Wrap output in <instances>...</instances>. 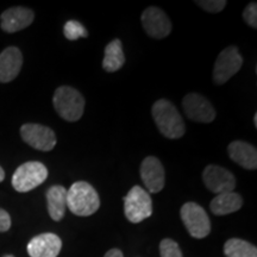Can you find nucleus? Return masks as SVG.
<instances>
[{
  "mask_svg": "<svg viewBox=\"0 0 257 257\" xmlns=\"http://www.w3.org/2000/svg\"><path fill=\"white\" fill-rule=\"evenodd\" d=\"M154 120L161 134L170 140H178L185 135L186 126L181 114L173 102L160 99L153 106Z\"/></svg>",
  "mask_w": 257,
  "mask_h": 257,
  "instance_id": "nucleus-1",
  "label": "nucleus"
},
{
  "mask_svg": "<svg viewBox=\"0 0 257 257\" xmlns=\"http://www.w3.org/2000/svg\"><path fill=\"white\" fill-rule=\"evenodd\" d=\"M100 206V199L88 182L78 181L67 191V207L75 216L88 217Z\"/></svg>",
  "mask_w": 257,
  "mask_h": 257,
  "instance_id": "nucleus-2",
  "label": "nucleus"
},
{
  "mask_svg": "<svg viewBox=\"0 0 257 257\" xmlns=\"http://www.w3.org/2000/svg\"><path fill=\"white\" fill-rule=\"evenodd\" d=\"M55 110L62 119L78 121L85 110V99L81 93L69 86H61L55 91L53 98Z\"/></svg>",
  "mask_w": 257,
  "mask_h": 257,
  "instance_id": "nucleus-3",
  "label": "nucleus"
},
{
  "mask_svg": "<svg viewBox=\"0 0 257 257\" xmlns=\"http://www.w3.org/2000/svg\"><path fill=\"white\" fill-rule=\"evenodd\" d=\"M124 212L128 221L138 224L153 213V202L150 195L141 186H134L124 198Z\"/></svg>",
  "mask_w": 257,
  "mask_h": 257,
  "instance_id": "nucleus-4",
  "label": "nucleus"
},
{
  "mask_svg": "<svg viewBox=\"0 0 257 257\" xmlns=\"http://www.w3.org/2000/svg\"><path fill=\"white\" fill-rule=\"evenodd\" d=\"M48 178L47 167L41 162L31 161L19 166L12 176V186L17 192H30L43 184Z\"/></svg>",
  "mask_w": 257,
  "mask_h": 257,
  "instance_id": "nucleus-5",
  "label": "nucleus"
},
{
  "mask_svg": "<svg viewBox=\"0 0 257 257\" xmlns=\"http://www.w3.org/2000/svg\"><path fill=\"white\" fill-rule=\"evenodd\" d=\"M181 219L186 229L194 238H205L211 232V220L200 205L195 202H186L181 207Z\"/></svg>",
  "mask_w": 257,
  "mask_h": 257,
  "instance_id": "nucleus-6",
  "label": "nucleus"
},
{
  "mask_svg": "<svg viewBox=\"0 0 257 257\" xmlns=\"http://www.w3.org/2000/svg\"><path fill=\"white\" fill-rule=\"evenodd\" d=\"M243 57L237 47H229L218 55L213 67V81L217 85H224L236 75L242 68Z\"/></svg>",
  "mask_w": 257,
  "mask_h": 257,
  "instance_id": "nucleus-7",
  "label": "nucleus"
},
{
  "mask_svg": "<svg viewBox=\"0 0 257 257\" xmlns=\"http://www.w3.org/2000/svg\"><path fill=\"white\" fill-rule=\"evenodd\" d=\"M21 136L25 143L41 152H50L56 146L55 133L41 124H24L21 127Z\"/></svg>",
  "mask_w": 257,
  "mask_h": 257,
  "instance_id": "nucleus-8",
  "label": "nucleus"
},
{
  "mask_svg": "<svg viewBox=\"0 0 257 257\" xmlns=\"http://www.w3.org/2000/svg\"><path fill=\"white\" fill-rule=\"evenodd\" d=\"M202 181L208 191L216 194L233 192L236 187V178L232 173L223 167L210 165L202 173Z\"/></svg>",
  "mask_w": 257,
  "mask_h": 257,
  "instance_id": "nucleus-9",
  "label": "nucleus"
},
{
  "mask_svg": "<svg viewBox=\"0 0 257 257\" xmlns=\"http://www.w3.org/2000/svg\"><path fill=\"white\" fill-rule=\"evenodd\" d=\"M182 107L189 119L198 123H211L216 118V111L206 98L198 93H189L182 100Z\"/></svg>",
  "mask_w": 257,
  "mask_h": 257,
  "instance_id": "nucleus-10",
  "label": "nucleus"
},
{
  "mask_svg": "<svg viewBox=\"0 0 257 257\" xmlns=\"http://www.w3.org/2000/svg\"><path fill=\"white\" fill-rule=\"evenodd\" d=\"M142 25L150 37L161 40L172 31V23L168 16L159 8H148L142 15Z\"/></svg>",
  "mask_w": 257,
  "mask_h": 257,
  "instance_id": "nucleus-11",
  "label": "nucleus"
},
{
  "mask_svg": "<svg viewBox=\"0 0 257 257\" xmlns=\"http://www.w3.org/2000/svg\"><path fill=\"white\" fill-rule=\"evenodd\" d=\"M165 168L157 157L148 156L141 165V178L150 193H159L165 187Z\"/></svg>",
  "mask_w": 257,
  "mask_h": 257,
  "instance_id": "nucleus-12",
  "label": "nucleus"
},
{
  "mask_svg": "<svg viewBox=\"0 0 257 257\" xmlns=\"http://www.w3.org/2000/svg\"><path fill=\"white\" fill-rule=\"evenodd\" d=\"M62 248V240L55 233H41L28 244L30 257H57Z\"/></svg>",
  "mask_w": 257,
  "mask_h": 257,
  "instance_id": "nucleus-13",
  "label": "nucleus"
},
{
  "mask_svg": "<svg viewBox=\"0 0 257 257\" xmlns=\"http://www.w3.org/2000/svg\"><path fill=\"white\" fill-rule=\"evenodd\" d=\"M35 15L30 9L27 8H11L3 12L2 29L9 34L21 31L28 28L34 22Z\"/></svg>",
  "mask_w": 257,
  "mask_h": 257,
  "instance_id": "nucleus-14",
  "label": "nucleus"
},
{
  "mask_svg": "<svg viewBox=\"0 0 257 257\" xmlns=\"http://www.w3.org/2000/svg\"><path fill=\"white\" fill-rule=\"evenodd\" d=\"M23 66V55L16 47H9L0 54V82H10L17 78Z\"/></svg>",
  "mask_w": 257,
  "mask_h": 257,
  "instance_id": "nucleus-15",
  "label": "nucleus"
},
{
  "mask_svg": "<svg viewBox=\"0 0 257 257\" xmlns=\"http://www.w3.org/2000/svg\"><path fill=\"white\" fill-rule=\"evenodd\" d=\"M230 159L237 165L249 170L257 168V152L256 148L250 143L243 141H233L227 147Z\"/></svg>",
  "mask_w": 257,
  "mask_h": 257,
  "instance_id": "nucleus-16",
  "label": "nucleus"
},
{
  "mask_svg": "<svg viewBox=\"0 0 257 257\" xmlns=\"http://www.w3.org/2000/svg\"><path fill=\"white\" fill-rule=\"evenodd\" d=\"M48 212L53 220L60 221L67 208V189L63 186H53L47 191Z\"/></svg>",
  "mask_w": 257,
  "mask_h": 257,
  "instance_id": "nucleus-17",
  "label": "nucleus"
},
{
  "mask_svg": "<svg viewBox=\"0 0 257 257\" xmlns=\"http://www.w3.org/2000/svg\"><path fill=\"white\" fill-rule=\"evenodd\" d=\"M243 205V199L234 192H227L218 194L211 201L210 208L212 213L216 216H226L238 211Z\"/></svg>",
  "mask_w": 257,
  "mask_h": 257,
  "instance_id": "nucleus-18",
  "label": "nucleus"
},
{
  "mask_svg": "<svg viewBox=\"0 0 257 257\" xmlns=\"http://www.w3.org/2000/svg\"><path fill=\"white\" fill-rule=\"evenodd\" d=\"M125 63V56L123 53L120 40H113L105 48V56L102 60V68L106 72L113 73L119 70Z\"/></svg>",
  "mask_w": 257,
  "mask_h": 257,
  "instance_id": "nucleus-19",
  "label": "nucleus"
},
{
  "mask_svg": "<svg viewBox=\"0 0 257 257\" xmlns=\"http://www.w3.org/2000/svg\"><path fill=\"white\" fill-rule=\"evenodd\" d=\"M226 257H257V249L249 242L238 238H231L224 244Z\"/></svg>",
  "mask_w": 257,
  "mask_h": 257,
  "instance_id": "nucleus-20",
  "label": "nucleus"
},
{
  "mask_svg": "<svg viewBox=\"0 0 257 257\" xmlns=\"http://www.w3.org/2000/svg\"><path fill=\"white\" fill-rule=\"evenodd\" d=\"M63 34L69 41H76L80 37H87L88 32L85 27L76 21H68L64 24Z\"/></svg>",
  "mask_w": 257,
  "mask_h": 257,
  "instance_id": "nucleus-21",
  "label": "nucleus"
},
{
  "mask_svg": "<svg viewBox=\"0 0 257 257\" xmlns=\"http://www.w3.org/2000/svg\"><path fill=\"white\" fill-rule=\"evenodd\" d=\"M161 257H182V252L180 250L178 243L175 240L166 238L160 244Z\"/></svg>",
  "mask_w": 257,
  "mask_h": 257,
  "instance_id": "nucleus-22",
  "label": "nucleus"
},
{
  "mask_svg": "<svg viewBox=\"0 0 257 257\" xmlns=\"http://www.w3.org/2000/svg\"><path fill=\"white\" fill-rule=\"evenodd\" d=\"M199 8H201L205 11L211 12V14H217L220 12L221 10H224L226 6V2L225 0H198L195 2Z\"/></svg>",
  "mask_w": 257,
  "mask_h": 257,
  "instance_id": "nucleus-23",
  "label": "nucleus"
},
{
  "mask_svg": "<svg viewBox=\"0 0 257 257\" xmlns=\"http://www.w3.org/2000/svg\"><path fill=\"white\" fill-rule=\"evenodd\" d=\"M243 18L245 23L252 29L257 28V4L255 2L250 3L243 11Z\"/></svg>",
  "mask_w": 257,
  "mask_h": 257,
  "instance_id": "nucleus-24",
  "label": "nucleus"
},
{
  "mask_svg": "<svg viewBox=\"0 0 257 257\" xmlns=\"http://www.w3.org/2000/svg\"><path fill=\"white\" fill-rule=\"evenodd\" d=\"M11 227V217L3 208H0V232H5Z\"/></svg>",
  "mask_w": 257,
  "mask_h": 257,
  "instance_id": "nucleus-25",
  "label": "nucleus"
},
{
  "mask_svg": "<svg viewBox=\"0 0 257 257\" xmlns=\"http://www.w3.org/2000/svg\"><path fill=\"white\" fill-rule=\"evenodd\" d=\"M104 257H124L123 252L118 249H111L105 253Z\"/></svg>",
  "mask_w": 257,
  "mask_h": 257,
  "instance_id": "nucleus-26",
  "label": "nucleus"
},
{
  "mask_svg": "<svg viewBox=\"0 0 257 257\" xmlns=\"http://www.w3.org/2000/svg\"><path fill=\"white\" fill-rule=\"evenodd\" d=\"M4 179H5V172H4V169L0 167V182H2Z\"/></svg>",
  "mask_w": 257,
  "mask_h": 257,
  "instance_id": "nucleus-27",
  "label": "nucleus"
},
{
  "mask_svg": "<svg viewBox=\"0 0 257 257\" xmlns=\"http://www.w3.org/2000/svg\"><path fill=\"white\" fill-rule=\"evenodd\" d=\"M253 125L257 127V113H255V115H253Z\"/></svg>",
  "mask_w": 257,
  "mask_h": 257,
  "instance_id": "nucleus-28",
  "label": "nucleus"
},
{
  "mask_svg": "<svg viewBox=\"0 0 257 257\" xmlns=\"http://www.w3.org/2000/svg\"><path fill=\"white\" fill-rule=\"evenodd\" d=\"M4 257H15L14 255H6V256H4Z\"/></svg>",
  "mask_w": 257,
  "mask_h": 257,
  "instance_id": "nucleus-29",
  "label": "nucleus"
}]
</instances>
